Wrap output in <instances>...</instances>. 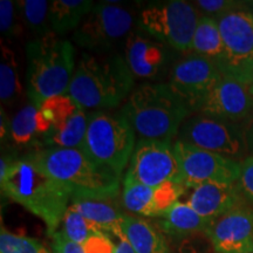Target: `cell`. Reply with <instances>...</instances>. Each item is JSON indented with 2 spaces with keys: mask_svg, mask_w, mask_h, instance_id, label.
Instances as JSON below:
<instances>
[{
  "mask_svg": "<svg viewBox=\"0 0 253 253\" xmlns=\"http://www.w3.org/2000/svg\"><path fill=\"white\" fill-rule=\"evenodd\" d=\"M190 53L204 56L218 65L223 56L224 45L216 19L209 17L199 18Z\"/></svg>",
  "mask_w": 253,
  "mask_h": 253,
  "instance_id": "23",
  "label": "cell"
},
{
  "mask_svg": "<svg viewBox=\"0 0 253 253\" xmlns=\"http://www.w3.org/2000/svg\"><path fill=\"white\" fill-rule=\"evenodd\" d=\"M25 25L30 28L36 39L52 33L49 25V1L46 0H20L15 1Z\"/></svg>",
  "mask_w": 253,
  "mask_h": 253,
  "instance_id": "26",
  "label": "cell"
},
{
  "mask_svg": "<svg viewBox=\"0 0 253 253\" xmlns=\"http://www.w3.org/2000/svg\"><path fill=\"white\" fill-rule=\"evenodd\" d=\"M19 11L14 1H0V32L7 39H14L20 34V25L18 21Z\"/></svg>",
  "mask_w": 253,
  "mask_h": 253,
  "instance_id": "32",
  "label": "cell"
},
{
  "mask_svg": "<svg viewBox=\"0 0 253 253\" xmlns=\"http://www.w3.org/2000/svg\"><path fill=\"white\" fill-rule=\"evenodd\" d=\"M1 192L45 223L52 237L61 224L72 201V191L50 177L30 157H19L4 179Z\"/></svg>",
  "mask_w": 253,
  "mask_h": 253,
  "instance_id": "1",
  "label": "cell"
},
{
  "mask_svg": "<svg viewBox=\"0 0 253 253\" xmlns=\"http://www.w3.org/2000/svg\"><path fill=\"white\" fill-rule=\"evenodd\" d=\"M122 203L126 210L143 217L160 218L155 203V188H150L125 175L122 188Z\"/></svg>",
  "mask_w": 253,
  "mask_h": 253,
  "instance_id": "24",
  "label": "cell"
},
{
  "mask_svg": "<svg viewBox=\"0 0 253 253\" xmlns=\"http://www.w3.org/2000/svg\"><path fill=\"white\" fill-rule=\"evenodd\" d=\"M61 224V232L63 235L67 237L69 240L80 245L86 242L88 238H90L91 236L102 232L94 224H91L86 218L82 217L78 211H75L71 205L66 211Z\"/></svg>",
  "mask_w": 253,
  "mask_h": 253,
  "instance_id": "29",
  "label": "cell"
},
{
  "mask_svg": "<svg viewBox=\"0 0 253 253\" xmlns=\"http://www.w3.org/2000/svg\"><path fill=\"white\" fill-rule=\"evenodd\" d=\"M245 138L246 145H248V150L250 156H253V120L246 126L245 128Z\"/></svg>",
  "mask_w": 253,
  "mask_h": 253,
  "instance_id": "38",
  "label": "cell"
},
{
  "mask_svg": "<svg viewBox=\"0 0 253 253\" xmlns=\"http://www.w3.org/2000/svg\"><path fill=\"white\" fill-rule=\"evenodd\" d=\"M192 4L198 11L201 17L217 19L229 13L233 9L240 8L245 5V1H233V0H197Z\"/></svg>",
  "mask_w": 253,
  "mask_h": 253,
  "instance_id": "31",
  "label": "cell"
},
{
  "mask_svg": "<svg viewBox=\"0 0 253 253\" xmlns=\"http://www.w3.org/2000/svg\"><path fill=\"white\" fill-rule=\"evenodd\" d=\"M236 184L246 203L253 205V156L246 157L240 162V172Z\"/></svg>",
  "mask_w": 253,
  "mask_h": 253,
  "instance_id": "33",
  "label": "cell"
},
{
  "mask_svg": "<svg viewBox=\"0 0 253 253\" xmlns=\"http://www.w3.org/2000/svg\"><path fill=\"white\" fill-rule=\"evenodd\" d=\"M210 221L201 217L188 203L176 202L162 217L157 220V226L164 235L176 239L207 233Z\"/></svg>",
  "mask_w": 253,
  "mask_h": 253,
  "instance_id": "20",
  "label": "cell"
},
{
  "mask_svg": "<svg viewBox=\"0 0 253 253\" xmlns=\"http://www.w3.org/2000/svg\"><path fill=\"white\" fill-rule=\"evenodd\" d=\"M191 190L186 203L210 223L246 203L236 183L209 182Z\"/></svg>",
  "mask_w": 253,
  "mask_h": 253,
  "instance_id": "17",
  "label": "cell"
},
{
  "mask_svg": "<svg viewBox=\"0 0 253 253\" xmlns=\"http://www.w3.org/2000/svg\"><path fill=\"white\" fill-rule=\"evenodd\" d=\"M50 177L72 191V199H114L121 178L96 162L81 148H45L26 154Z\"/></svg>",
  "mask_w": 253,
  "mask_h": 253,
  "instance_id": "3",
  "label": "cell"
},
{
  "mask_svg": "<svg viewBox=\"0 0 253 253\" xmlns=\"http://www.w3.org/2000/svg\"><path fill=\"white\" fill-rule=\"evenodd\" d=\"M27 96L40 107L50 97L68 94L75 67V50L71 41L63 40L54 32L28 41Z\"/></svg>",
  "mask_w": 253,
  "mask_h": 253,
  "instance_id": "5",
  "label": "cell"
},
{
  "mask_svg": "<svg viewBox=\"0 0 253 253\" xmlns=\"http://www.w3.org/2000/svg\"><path fill=\"white\" fill-rule=\"evenodd\" d=\"M120 113L140 140L173 141L190 115L167 82H145L134 88Z\"/></svg>",
  "mask_w": 253,
  "mask_h": 253,
  "instance_id": "4",
  "label": "cell"
},
{
  "mask_svg": "<svg viewBox=\"0 0 253 253\" xmlns=\"http://www.w3.org/2000/svg\"><path fill=\"white\" fill-rule=\"evenodd\" d=\"M246 7H248L253 13V1H246Z\"/></svg>",
  "mask_w": 253,
  "mask_h": 253,
  "instance_id": "39",
  "label": "cell"
},
{
  "mask_svg": "<svg viewBox=\"0 0 253 253\" xmlns=\"http://www.w3.org/2000/svg\"><path fill=\"white\" fill-rule=\"evenodd\" d=\"M250 91H251V94L253 95V84H251V86H250Z\"/></svg>",
  "mask_w": 253,
  "mask_h": 253,
  "instance_id": "40",
  "label": "cell"
},
{
  "mask_svg": "<svg viewBox=\"0 0 253 253\" xmlns=\"http://www.w3.org/2000/svg\"><path fill=\"white\" fill-rule=\"evenodd\" d=\"M11 126L12 120L8 119L4 108H1V112H0V140H1L2 145L11 141Z\"/></svg>",
  "mask_w": 253,
  "mask_h": 253,
  "instance_id": "36",
  "label": "cell"
},
{
  "mask_svg": "<svg viewBox=\"0 0 253 253\" xmlns=\"http://www.w3.org/2000/svg\"><path fill=\"white\" fill-rule=\"evenodd\" d=\"M115 237L119 239V243L115 245V253H136L135 250L131 248V245L126 240L125 235H123L122 229L116 233Z\"/></svg>",
  "mask_w": 253,
  "mask_h": 253,
  "instance_id": "37",
  "label": "cell"
},
{
  "mask_svg": "<svg viewBox=\"0 0 253 253\" xmlns=\"http://www.w3.org/2000/svg\"><path fill=\"white\" fill-rule=\"evenodd\" d=\"M173 143L170 140H138L126 175L150 188L169 182L183 184Z\"/></svg>",
  "mask_w": 253,
  "mask_h": 253,
  "instance_id": "12",
  "label": "cell"
},
{
  "mask_svg": "<svg viewBox=\"0 0 253 253\" xmlns=\"http://www.w3.org/2000/svg\"><path fill=\"white\" fill-rule=\"evenodd\" d=\"M90 0H53L49 1V25L58 36L75 31L93 9Z\"/></svg>",
  "mask_w": 253,
  "mask_h": 253,
  "instance_id": "22",
  "label": "cell"
},
{
  "mask_svg": "<svg viewBox=\"0 0 253 253\" xmlns=\"http://www.w3.org/2000/svg\"><path fill=\"white\" fill-rule=\"evenodd\" d=\"M199 18L198 11L190 1H155L142 8L137 27L176 52L190 53Z\"/></svg>",
  "mask_w": 253,
  "mask_h": 253,
  "instance_id": "7",
  "label": "cell"
},
{
  "mask_svg": "<svg viewBox=\"0 0 253 253\" xmlns=\"http://www.w3.org/2000/svg\"><path fill=\"white\" fill-rule=\"evenodd\" d=\"M88 126V114L80 109L71 119L67 125L58 131H50L42 140V149L45 148H63L77 149L82 148L86 137Z\"/></svg>",
  "mask_w": 253,
  "mask_h": 253,
  "instance_id": "25",
  "label": "cell"
},
{
  "mask_svg": "<svg viewBox=\"0 0 253 253\" xmlns=\"http://www.w3.org/2000/svg\"><path fill=\"white\" fill-rule=\"evenodd\" d=\"M50 253H55V252H53V251H52V252H50Z\"/></svg>",
  "mask_w": 253,
  "mask_h": 253,
  "instance_id": "41",
  "label": "cell"
},
{
  "mask_svg": "<svg viewBox=\"0 0 253 253\" xmlns=\"http://www.w3.org/2000/svg\"><path fill=\"white\" fill-rule=\"evenodd\" d=\"M135 19L128 8L114 2H99L73 33V40L82 48L108 54L125 42L134 30Z\"/></svg>",
  "mask_w": 253,
  "mask_h": 253,
  "instance_id": "10",
  "label": "cell"
},
{
  "mask_svg": "<svg viewBox=\"0 0 253 253\" xmlns=\"http://www.w3.org/2000/svg\"><path fill=\"white\" fill-rule=\"evenodd\" d=\"M39 108L52 125L50 131H58L71 121L81 107L68 94H65L50 97L41 104Z\"/></svg>",
  "mask_w": 253,
  "mask_h": 253,
  "instance_id": "28",
  "label": "cell"
},
{
  "mask_svg": "<svg viewBox=\"0 0 253 253\" xmlns=\"http://www.w3.org/2000/svg\"><path fill=\"white\" fill-rule=\"evenodd\" d=\"M121 229L136 253H170L164 233L149 220L125 213Z\"/></svg>",
  "mask_w": 253,
  "mask_h": 253,
  "instance_id": "19",
  "label": "cell"
},
{
  "mask_svg": "<svg viewBox=\"0 0 253 253\" xmlns=\"http://www.w3.org/2000/svg\"><path fill=\"white\" fill-rule=\"evenodd\" d=\"M175 52L141 28H134L125 41V60L134 78L160 80L169 75Z\"/></svg>",
  "mask_w": 253,
  "mask_h": 253,
  "instance_id": "14",
  "label": "cell"
},
{
  "mask_svg": "<svg viewBox=\"0 0 253 253\" xmlns=\"http://www.w3.org/2000/svg\"><path fill=\"white\" fill-rule=\"evenodd\" d=\"M224 53L218 68L223 77L253 84V13L245 5L217 19Z\"/></svg>",
  "mask_w": 253,
  "mask_h": 253,
  "instance_id": "9",
  "label": "cell"
},
{
  "mask_svg": "<svg viewBox=\"0 0 253 253\" xmlns=\"http://www.w3.org/2000/svg\"><path fill=\"white\" fill-rule=\"evenodd\" d=\"M52 129L49 120L39 107L28 103L12 119L11 141L17 147H41L42 140Z\"/></svg>",
  "mask_w": 253,
  "mask_h": 253,
  "instance_id": "18",
  "label": "cell"
},
{
  "mask_svg": "<svg viewBox=\"0 0 253 253\" xmlns=\"http://www.w3.org/2000/svg\"><path fill=\"white\" fill-rule=\"evenodd\" d=\"M109 199H72L71 207L100 231L115 236L121 230L122 213Z\"/></svg>",
  "mask_w": 253,
  "mask_h": 253,
  "instance_id": "21",
  "label": "cell"
},
{
  "mask_svg": "<svg viewBox=\"0 0 253 253\" xmlns=\"http://www.w3.org/2000/svg\"><path fill=\"white\" fill-rule=\"evenodd\" d=\"M53 252L55 253H84L80 244L69 240L61 231H58L52 236Z\"/></svg>",
  "mask_w": 253,
  "mask_h": 253,
  "instance_id": "35",
  "label": "cell"
},
{
  "mask_svg": "<svg viewBox=\"0 0 253 253\" xmlns=\"http://www.w3.org/2000/svg\"><path fill=\"white\" fill-rule=\"evenodd\" d=\"M0 253H50L39 240L8 232H0Z\"/></svg>",
  "mask_w": 253,
  "mask_h": 253,
  "instance_id": "30",
  "label": "cell"
},
{
  "mask_svg": "<svg viewBox=\"0 0 253 253\" xmlns=\"http://www.w3.org/2000/svg\"><path fill=\"white\" fill-rule=\"evenodd\" d=\"M136 145V134L121 113L95 110L88 114L86 137L81 149L94 162L121 178Z\"/></svg>",
  "mask_w": 253,
  "mask_h": 253,
  "instance_id": "6",
  "label": "cell"
},
{
  "mask_svg": "<svg viewBox=\"0 0 253 253\" xmlns=\"http://www.w3.org/2000/svg\"><path fill=\"white\" fill-rule=\"evenodd\" d=\"M205 235L214 253H253V205L244 203L217 218Z\"/></svg>",
  "mask_w": 253,
  "mask_h": 253,
  "instance_id": "15",
  "label": "cell"
},
{
  "mask_svg": "<svg viewBox=\"0 0 253 253\" xmlns=\"http://www.w3.org/2000/svg\"><path fill=\"white\" fill-rule=\"evenodd\" d=\"M0 62V99L4 103H12L20 94L18 63L14 53L1 43Z\"/></svg>",
  "mask_w": 253,
  "mask_h": 253,
  "instance_id": "27",
  "label": "cell"
},
{
  "mask_svg": "<svg viewBox=\"0 0 253 253\" xmlns=\"http://www.w3.org/2000/svg\"><path fill=\"white\" fill-rule=\"evenodd\" d=\"M199 113L244 126L253 120V95L250 86L221 77Z\"/></svg>",
  "mask_w": 253,
  "mask_h": 253,
  "instance_id": "16",
  "label": "cell"
},
{
  "mask_svg": "<svg viewBox=\"0 0 253 253\" xmlns=\"http://www.w3.org/2000/svg\"><path fill=\"white\" fill-rule=\"evenodd\" d=\"M176 141L214 153L236 162L249 157L244 126L207 114L189 115L182 123Z\"/></svg>",
  "mask_w": 253,
  "mask_h": 253,
  "instance_id": "8",
  "label": "cell"
},
{
  "mask_svg": "<svg viewBox=\"0 0 253 253\" xmlns=\"http://www.w3.org/2000/svg\"><path fill=\"white\" fill-rule=\"evenodd\" d=\"M173 149L181 169L183 184L186 189H194L209 182L238 181L240 162L176 140Z\"/></svg>",
  "mask_w": 253,
  "mask_h": 253,
  "instance_id": "13",
  "label": "cell"
},
{
  "mask_svg": "<svg viewBox=\"0 0 253 253\" xmlns=\"http://www.w3.org/2000/svg\"><path fill=\"white\" fill-rule=\"evenodd\" d=\"M134 75L121 54H93L79 58L68 95L82 109H112L134 89Z\"/></svg>",
  "mask_w": 253,
  "mask_h": 253,
  "instance_id": "2",
  "label": "cell"
},
{
  "mask_svg": "<svg viewBox=\"0 0 253 253\" xmlns=\"http://www.w3.org/2000/svg\"><path fill=\"white\" fill-rule=\"evenodd\" d=\"M84 253H115V244L110 240L108 233L99 232L82 243Z\"/></svg>",
  "mask_w": 253,
  "mask_h": 253,
  "instance_id": "34",
  "label": "cell"
},
{
  "mask_svg": "<svg viewBox=\"0 0 253 253\" xmlns=\"http://www.w3.org/2000/svg\"><path fill=\"white\" fill-rule=\"evenodd\" d=\"M221 77L219 68L213 61L189 53L173 63L167 84L191 115L199 113Z\"/></svg>",
  "mask_w": 253,
  "mask_h": 253,
  "instance_id": "11",
  "label": "cell"
}]
</instances>
